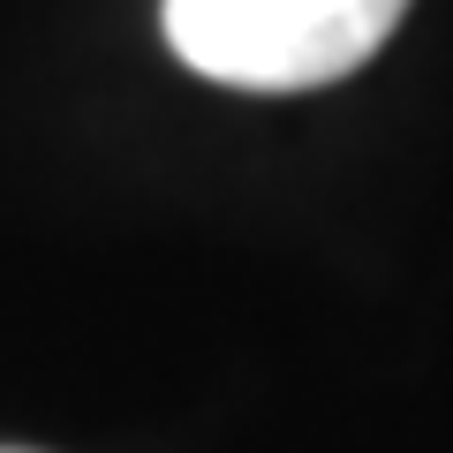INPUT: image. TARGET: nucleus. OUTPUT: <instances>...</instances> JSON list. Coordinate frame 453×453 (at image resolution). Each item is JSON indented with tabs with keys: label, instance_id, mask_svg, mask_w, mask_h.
<instances>
[{
	"label": "nucleus",
	"instance_id": "1",
	"mask_svg": "<svg viewBox=\"0 0 453 453\" xmlns=\"http://www.w3.org/2000/svg\"><path fill=\"white\" fill-rule=\"evenodd\" d=\"M408 0H166V46L234 91H318L356 76Z\"/></svg>",
	"mask_w": 453,
	"mask_h": 453
}]
</instances>
